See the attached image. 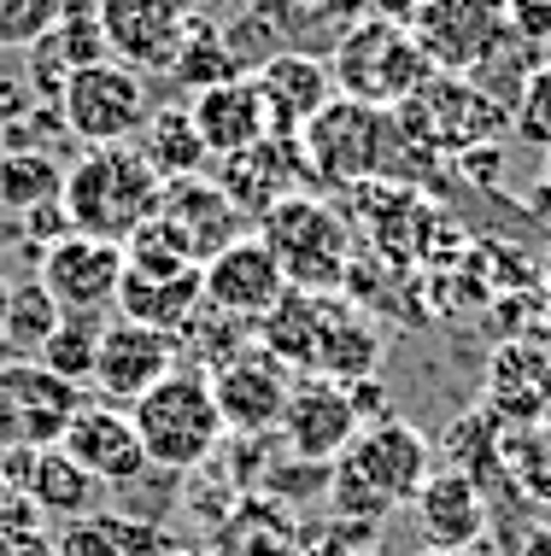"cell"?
Wrapping results in <instances>:
<instances>
[{
	"mask_svg": "<svg viewBox=\"0 0 551 556\" xmlns=\"http://www.w3.org/2000/svg\"><path fill=\"white\" fill-rule=\"evenodd\" d=\"M428 475H435L428 433L393 416L381 428H364L347 445V457L329 463V504L347 521H381L393 504L416 498L428 486Z\"/></svg>",
	"mask_w": 551,
	"mask_h": 556,
	"instance_id": "6da1fadb",
	"label": "cell"
},
{
	"mask_svg": "<svg viewBox=\"0 0 551 556\" xmlns=\"http://www.w3.org/2000/svg\"><path fill=\"white\" fill-rule=\"evenodd\" d=\"M165 200V182L147 170V159L129 147H88V153L65 170V193H59V212H65L71 235H95L124 247L147 217Z\"/></svg>",
	"mask_w": 551,
	"mask_h": 556,
	"instance_id": "7a4b0ae2",
	"label": "cell"
},
{
	"mask_svg": "<svg viewBox=\"0 0 551 556\" xmlns=\"http://www.w3.org/2000/svg\"><path fill=\"white\" fill-rule=\"evenodd\" d=\"M300 153H305L311 182L364 188V182H376V176H393V159H405L411 141H405V129H399L393 112L335 94L329 106L300 129Z\"/></svg>",
	"mask_w": 551,
	"mask_h": 556,
	"instance_id": "3957f363",
	"label": "cell"
},
{
	"mask_svg": "<svg viewBox=\"0 0 551 556\" xmlns=\"http://www.w3.org/2000/svg\"><path fill=\"white\" fill-rule=\"evenodd\" d=\"M129 428L147 451L153 469H171V475H188L200 463H212L223 445H229V428L217 416V399H212V375L205 369H176L153 387L147 399L129 404Z\"/></svg>",
	"mask_w": 551,
	"mask_h": 556,
	"instance_id": "277c9868",
	"label": "cell"
},
{
	"mask_svg": "<svg viewBox=\"0 0 551 556\" xmlns=\"http://www.w3.org/2000/svg\"><path fill=\"white\" fill-rule=\"evenodd\" d=\"M252 235L276 252V264H281L293 293H340L352 281V235H347L335 205L317 200V193L281 200L276 212L259 217Z\"/></svg>",
	"mask_w": 551,
	"mask_h": 556,
	"instance_id": "5b68a950",
	"label": "cell"
},
{
	"mask_svg": "<svg viewBox=\"0 0 551 556\" xmlns=\"http://www.w3.org/2000/svg\"><path fill=\"white\" fill-rule=\"evenodd\" d=\"M329 71H335V94L364 100V106H381V112H399L416 88L435 77L416 36L393 18H359L335 41Z\"/></svg>",
	"mask_w": 551,
	"mask_h": 556,
	"instance_id": "8992f818",
	"label": "cell"
},
{
	"mask_svg": "<svg viewBox=\"0 0 551 556\" xmlns=\"http://www.w3.org/2000/svg\"><path fill=\"white\" fill-rule=\"evenodd\" d=\"M411 147L423 153H446V159H469L481 147H493V135L511 124V112L499 106L487 88H475L469 77H428L405 106L393 112Z\"/></svg>",
	"mask_w": 551,
	"mask_h": 556,
	"instance_id": "52a82bcc",
	"label": "cell"
},
{
	"mask_svg": "<svg viewBox=\"0 0 551 556\" xmlns=\"http://www.w3.org/2000/svg\"><path fill=\"white\" fill-rule=\"evenodd\" d=\"M59 124H65L71 141L83 147H129L147 124V77L117 59H100V65L71 71L65 88H59Z\"/></svg>",
	"mask_w": 551,
	"mask_h": 556,
	"instance_id": "ba28073f",
	"label": "cell"
},
{
	"mask_svg": "<svg viewBox=\"0 0 551 556\" xmlns=\"http://www.w3.org/2000/svg\"><path fill=\"white\" fill-rule=\"evenodd\" d=\"M405 29L440 77H475L481 59L511 36V0H423Z\"/></svg>",
	"mask_w": 551,
	"mask_h": 556,
	"instance_id": "9c48e42d",
	"label": "cell"
},
{
	"mask_svg": "<svg viewBox=\"0 0 551 556\" xmlns=\"http://www.w3.org/2000/svg\"><path fill=\"white\" fill-rule=\"evenodd\" d=\"M176 369H183V340L176 334L112 317L107 334H100V352H95V399L112 404V410H129V404L147 399Z\"/></svg>",
	"mask_w": 551,
	"mask_h": 556,
	"instance_id": "30bf717a",
	"label": "cell"
},
{
	"mask_svg": "<svg viewBox=\"0 0 551 556\" xmlns=\"http://www.w3.org/2000/svg\"><path fill=\"white\" fill-rule=\"evenodd\" d=\"M281 293H288V276H281L276 252L259 235L229 240L217 258L200 264V305L229 317V323H247V328L264 323Z\"/></svg>",
	"mask_w": 551,
	"mask_h": 556,
	"instance_id": "8fae6325",
	"label": "cell"
},
{
	"mask_svg": "<svg viewBox=\"0 0 551 556\" xmlns=\"http://www.w3.org/2000/svg\"><path fill=\"white\" fill-rule=\"evenodd\" d=\"M41 288L53 293L59 311L77 317H107L117 305V281H124V247L95 235H65L53 247H41Z\"/></svg>",
	"mask_w": 551,
	"mask_h": 556,
	"instance_id": "7c38bea8",
	"label": "cell"
},
{
	"mask_svg": "<svg viewBox=\"0 0 551 556\" xmlns=\"http://www.w3.org/2000/svg\"><path fill=\"white\" fill-rule=\"evenodd\" d=\"M107 53L129 71H171L188 41V12L183 0H95Z\"/></svg>",
	"mask_w": 551,
	"mask_h": 556,
	"instance_id": "4fadbf2b",
	"label": "cell"
},
{
	"mask_svg": "<svg viewBox=\"0 0 551 556\" xmlns=\"http://www.w3.org/2000/svg\"><path fill=\"white\" fill-rule=\"evenodd\" d=\"M0 399H7L12 422H18L24 451H53L65 440V428L95 404L83 387L59 381L53 369L36 364V357H7V364H0Z\"/></svg>",
	"mask_w": 551,
	"mask_h": 556,
	"instance_id": "5bb4252c",
	"label": "cell"
},
{
	"mask_svg": "<svg viewBox=\"0 0 551 556\" xmlns=\"http://www.w3.org/2000/svg\"><path fill=\"white\" fill-rule=\"evenodd\" d=\"M281 440H288V457H293V463L329 469V463L347 457V445L359 440L352 393H347L340 381H323V375H305V381H293L288 410H281Z\"/></svg>",
	"mask_w": 551,
	"mask_h": 556,
	"instance_id": "9a60e30c",
	"label": "cell"
},
{
	"mask_svg": "<svg viewBox=\"0 0 551 556\" xmlns=\"http://www.w3.org/2000/svg\"><path fill=\"white\" fill-rule=\"evenodd\" d=\"M288 393H293V375L281 364H271L264 352H241L229 364H217V375H212L217 416L235 440H264L271 428H281Z\"/></svg>",
	"mask_w": 551,
	"mask_h": 556,
	"instance_id": "2e32d148",
	"label": "cell"
},
{
	"mask_svg": "<svg viewBox=\"0 0 551 556\" xmlns=\"http://www.w3.org/2000/svg\"><path fill=\"white\" fill-rule=\"evenodd\" d=\"M217 188L235 200L241 217H264V212H276L281 200H293V193H311L300 135H271V141H259L252 153L223 159L217 164Z\"/></svg>",
	"mask_w": 551,
	"mask_h": 556,
	"instance_id": "e0dca14e",
	"label": "cell"
},
{
	"mask_svg": "<svg viewBox=\"0 0 551 556\" xmlns=\"http://www.w3.org/2000/svg\"><path fill=\"white\" fill-rule=\"evenodd\" d=\"M59 451H65L100 492L107 486H136V480L153 469L141 440H136V428H129V410H112V404H88L77 422L65 428Z\"/></svg>",
	"mask_w": 551,
	"mask_h": 556,
	"instance_id": "ac0fdd59",
	"label": "cell"
},
{
	"mask_svg": "<svg viewBox=\"0 0 551 556\" xmlns=\"http://www.w3.org/2000/svg\"><path fill=\"white\" fill-rule=\"evenodd\" d=\"M193 112V129H200L205 141V159H235V153H252L259 141H271L276 124H271V106H264L259 83L252 77H229L217 88H205V94L188 100Z\"/></svg>",
	"mask_w": 551,
	"mask_h": 556,
	"instance_id": "d6986e66",
	"label": "cell"
},
{
	"mask_svg": "<svg viewBox=\"0 0 551 556\" xmlns=\"http://www.w3.org/2000/svg\"><path fill=\"white\" fill-rule=\"evenodd\" d=\"M551 410V352L534 340H504L487 364V416L504 428H534Z\"/></svg>",
	"mask_w": 551,
	"mask_h": 556,
	"instance_id": "ffe728a7",
	"label": "cell"
},
{
	"mask_svg": "<svg viewBox=\"0 0 551 556\" xmlns=\"http://www.w3.org/2000/svg\"><path fill=\"white\" fill-rule=\"evenodd\" d=\"M416 528H423L428 551H446V556H464L469 545L487 539V498H481V480L446 469V475H428V486L416 492Z\"/></svg>",
	"mask_w": 551,
	"mask_h": 556,
	"instance_id": "44dd1931",
	"label": "cell"
},
{
	"mask_svg": "<svg viewBox=\"0 0 551 556\" xmlns=\"http://www.w3.org/2000/svg\"><path fill=\"white\" fill-rule=\"evenodd\" d=\"M252 83H259L264 106H271L276 135H300L335 100V71L317 53H276L252 71Z\"/></svg>",
	"mask_w": 551,
	"mask_h": 556,
	"instance_id": "7402d4cb",
	"label": "cell"
},
{
	"mask_svg": "<svg viewBox=\"0 0 551 556\" xmlns=\"http://www.w3.org/2000/svg\"><path fill=\"white\" fill-rule=\"evenodd\" d=\"M340 311V293H281L271 305V317L252 323L264 357L281 364L288 375H317V352H323V328Z\"/></svg>",
	"mask_w": 551,
	"mask_h": 556,
	"instance_id": "603a6c76",
	"label": "cell"
},
{
	"mask_svg": "<svg viewBox=\"0 0 551 556\" xmlns=\"http://www.w3.org/2000/svg\"><path fill=\"white\" fill-rule=\"evenodd\" d=\"M159 212H165L183 240L193 247V258H217L229 240L247 235V217L235 212V200L223 193L217 182H205V176H188V182H165V200H159Z\"/></svg>",
	"mask_w": 551,
	"mask_h": 556,
	"instance_id": "cb8c5ba5",
	"label": "cell"
},
{
	"mask_svg": "<svg viewBox=\"0 0 551 556\" xmlns=\"http://www.w3.org/2000/svg\"><path fill=\"white\" fill-rule=\"evenodd\" d=\"M117 317L159 328V334H183L200 317V269H188V276H136V269H124Z\"/></svg>",
	"mask_w": 551,
	"mask_h": 556,
	"instance_id": "d4e9b609",
	"label": "cell"
},
{
	"mask_svg": "<svg viewBox=\"0 0 551 556\" xmlns=\"http://www.w3.org/2000/svg\"><path fill=\"white\" fill-rule=\"evenodd\" d=\"M136 153L147 159V170H153L159 182H188V176L205 170V141H200V129H193L188 100H171V106L147 112V124L136 135Z\"/></svg>",
	"mask_w": 551,
	"mask_h": 556,
	"instance_id": "484cf974",
	"label": "cell"
},
{
	"mask_svg": "<svg viewBox=\"0 0 551 556\" xmlns=\"http://www.w3.org/2000/svg\"><path fill=\"white\" fill-rule=\"evenodd\" d=\"M293 545H300V533H293L288 509H281L276 498L247 492V498L217 521L212 556H293Z\"/></svg>",
	"mask_w": 551,
	"mask_h": 556,
	"instance_id": "4316f807",
	"label": "cell"
},
{
	"mask_svg": "<svg viewBox=\"0 0 551 556\" xmlns=\"http://www.w3.org/2000/svg\"><path fill=\"white\" fill-rule=\"evenodd\" d=\"M18 492H29V504H36L41 516H59V521H88L95 504H100V486L59 445L53 451H29V469H24Z\"/></svg>",
	"mask_w": 551,
	"mask_h": 556,
	"instance_id": "83f0119b",
	"label": "cell"
},
{
	"mask_svg": "<svg viewBox=\"0 0 551 556\" xmlns=\"http://www.w3.org/2000/svg\"><path fill=\"white\" fill-rule=\"evenodd\" d=\"M65 193V164H59L48 147H12L0 153V212L29 217V212H48Z\"/></svg>",
	"mask_w": 551,
	"mask_h": 556,
	"instance_id": "f1b7e54d",
	"label": "cell"
},
{
	"mask_svg": "<svg viewBox=\"0 0 551 556\" xmlns=\"http://www.w3.org/2000/svg\"><path fill=\"white\" fill-rule=\"evenodd\" d=\"M376 364H381V334L347 305V299H340V311L329 317V328H323L317 375H323V381L352 387V381H370V375H376Z\"/></svg>",
	"mask_w": 551,
	"mask_h": 556,
	"instance_id": "f546056e",
	"label": "cell"
},
{
	"mask_svg": "<svg viewBox=\"0 0 551 556\" xmlns=\"http://www.w3.org/2000/svg\"><path fill=\"white\" fill-rule=\"evenodd\" d=\"M107 323L112 317H77V311H65L59 328L48 334V345L36 352V364L53 369L59 381H71V387H95V352H100Z\"/></svg>",
	"mask_w": 551,
	"mask_h": 556,
	"instance_id": "4dcf8cb0",
	"label": "cell"
},
{
	"mask_svg": "<svg viewBox=\"0 0 551 556\" xmlns=\"http://www.w3.org/2000/svg\"><path fill=\"white\" fill-rule=\"evenodd\" d=\"M65 311L53 305V293L41 288V276H24L12 281V299H7V328H0V345H7L12 357H36L48 334L59 328Z\"/></svg>",
	"mask_w": 551,
	"mask_h": 556,
	"instance_id": "1f68e13d",
	"label": "cell"
},
{
	"mask_svg": "<svg viewBox=\"0 0 551 556\" xmlns=\"http://www.w3.org/2000/svg\"><path fill=\"white\" fill-rule=\"evenodd\" d=\"M124 269H136V276H188V269H200V258H193L183 229L165 212H153L124 240Z\"/></svg>",
	"mask_w": 551,
	"mask_h": 556,
	"instance_id": "d6a6232c",
	"label": "cell"
},
{
	"mask_svg": "<svg viewBox=\"0 0 551 556\" xmlns=\"http://www.w3.org/2000/svg\"><path fill=\"white\" fill-rule=\"evenodd\" d=\"M499 463H504V480H511L523 498L551 509V428L546 422L511 428V440H499Z\"/></svg>",
	"mask_w": 551,
	"mask_h": 556,
	"instance_id": "836d02e7",
	"label": "cell"
},
{
	"mask_svg": "<svg viewBox=\"0 0 551 556\" xmlns=\"http://www.w3.org/2000/svg\"><path fill=\"white\" fill-rule=\"evenodd\" d=\"M171 77H176V88H183V94L193 100V94H205V88L241 77V65L229 59V48H223L212 29H193V24H188V41H183V53H176Z\"/></svg>",
	"mask_w": 551,
	"mask_h": 556,
	"instance_id": "e575fe53",
	"label": "cell"
},
{
	"mask_svg": "<svg viewBox=\"0 0 551 556\" xmlns=\"http://www.w3.org/2000/svg\"><path fill=\"white\" fill-rule=\"evenodd\" d=\"M71 0H0V53H29L53 24L65 18Z\"/></svg>",
	"mask_w": 551,
	"mask_h": 556,
	"instance_id": "d590c367",
	"label": "cell"
},
{
	"mask_svg": "<svg viewBox=\"0 0 551 556\" xmlns=\"http://www.w3.org/2000/svg\"><path fill=\"white\" fill-rule=\"evenodd\" d=\"M511 124H516L523 141L551 147V65H540L523 83V94H516V106H511Z\"/></svg>",
	"mask_w": 551,
	"mask_h": 556,
	"instance_id": "8d00e7d4",
	"label": "cell"
},
{
	"mask_svg": "<svg viewBox=\"0 0 551 556\" xmlns=\"http://www.w3.org/2000/svg\"><path fill=\"white\" fill-rule=\"evenodd\" d=\"M59 556H117L112 521H83V528H71V539L59 545Z\"/></svg>",
	"mask_w": 551,
	"mask_h": 556,
	"instance_id": "74e56055",
	"label": "cell"
},
{
	"mask_svg": "<svg viewBox=\"0 0 551 556\" xmlns=\"http://www.w3.org/2000/svg\"><path fill=\"white\" fill-rule=\"evenodd\" d=\"M0 556H59V545L41 528H7L0 533Z\"/></svg>",
	"mask_w": 551,
	"mask_h": 556,
	"instance_id": "f35d334b",
	"label": "cell"
},
{
	"mask_svg": "<svg viewBox=\"0 0 551 556\" xmlns=\"http://www.w3.org/2000/svg\"><path fill=\"white\" fill-rule=\"evenodd\" d=\"M370 18H393V24H411V12L423 7V0H364Z\"/></svg>",
	"mask_w": 551,
	"mask_h": 556,
	"instance_id": "ab89813d",
	"label": "cell"
},
{
	"mask_svg": "<svg viewBox=\"0 0 551 556\" xmlns=\"http://www.w3.org/2000/svg\"><path fill=\"white\" fill-rule=\"evenodd\" d=\"M18 112H29V100H24V88H12V83H0V124H12Z\"/></svg>",
	"mask_w": 551,
	"mask_h": 556,
	"instance_id": "60d3db41",
	"label": "cell"
},
{
	"mask_svg": "<svg viewBox=\"0 0 551 556\" xmlns=\"http://www.w3.org/2000/svg\"><path fill=\"white\" fill-rule=\"evenodd\" d=\"M0 451H18V422H12L7 399H0Z\"/></svg>",
	"mask_w": 551,
	"mask_h": 556,
	"instance_id": "b9f144b4",
	"label": "cell"
},
{
	"mask_svg": "<svg viewBox=\"0 0 551 556\" xmlns=\"http://www.w3.org/2000/svg\"><path fill=\"white\" fill-rule=\"evenodd\" d=\"M159 556H212V551H205V545H165Z\"/></svg>",
	"mask_w": 551,
	"mask_h": 556,
	"instance_id": "7bdbcfd3",
	"label": "cell"
},
{
	"mask_svg": "<svg viewBox=\"0 0 551 556\" xmlns=\"http://www.w3.org/2000/svg\"><path fill=\"white\" fill-rule=\"evenodd\" d=\"M7 299H12V281L0 276V328H7Z\"/></svg>",
	"mask_w": 551,
	"mask_h": 556,
	"instance_id": "ee69618b",
	"label": "cell"
},
{
	"mask_svg": "<svg viewBox=\"0 0 551 556\" xmlns=\"http://www.w3.org/2000/svg\"><path fill=\"white\" fill-rule=\"evenodd\" d=\"M423 556H446V551H423Z\"/></svg>",
	"mask_w": 551,
	"mask_h": 556,
	"instance_id": "f6af8a7d",
	"label": "cell"
},
{
	"mask_svg": "<svg viewBox=\"0 0 551 556\" xmlns=\"http://www.w3.org/2000/svg\"><path fill=\"white\" fill-rule=\"evenodd\" d=\"M546 352H551V345H546Z\"/></svg>",
	"mask_w": 551,
	"mask_h": 556,
	"instance_id": "bcb514c9",
	"label": "cell"
}]
</instances>
